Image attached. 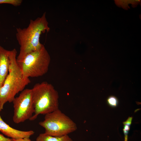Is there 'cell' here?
<instances>
[{
  "label": "cell",
  "instance_id": "277c9868",
  "mask_svg": "<svg viewBox=\"0 0 141 141\" xmlns=\"http://www.w3.org/2000/svg\"><path fill=\"white\" fill-rule=\"evenodd\" d=\"M39 124L45 129V133L56 137L68 135L77 129L75 123L59 109L45 114Z\"/></svg>",
  "mask_w": 141,
  "mask_h": 141
},
{
  "label": "cell",
  "instance_id": "5bb4252c",
  "mask_svg": "<svg viewBox=\"0 0 141 141\" xmlns=\"http://www.w3.org/2000/svg\"><path fill=\"white\" fill-rule=\"evenodd\" d=\"M133 119L132 117H129L127 120L123 122L124 125H127L130 126L132 122V121Z\"/></svg>",
  "mask_w": 141,
  "mask_h": 141
},
{
  "label": "cell",
  "instance_id": "e0dca14e",
  "mask_svg": "<svg viewBox=\"0 0 141 141\" xmlns=\"http://www.w3.org/2000/svg\"></svg>",
  "mask_w": 141,
  "mask_h": 141
},
{
  "label": "cell",
  "instance_id": "30bf717a",
  "mask_svg": "<svg viewBox=\"0 0 141 141\" xmlns=\"http://www.w3.org/2000/svg\"><path fill=\"white\" fill-rule=\"evenodd\" d=\"M22 2V0H0V4H9L15 6L20 5Z\"/></svg>",
  "mask_w": 141,
  "mask_h": 141
},
{
  "label": "cell",
  "instance_id": "7a4b0ae2",
  "mask_svg": "<svg viewBox=\"0 0 141 141\" xmlns=\"http://www.w3.org/2000/svg\"><path fill=\"white\" fill-rule=\"evenodd\" d=\"M15 49L9 50L10 65L9 73L0 88V111L7 102H12L15 95L21 92L31 82L29 78L25 77L16 60Z\"/></svg>",
  "mask_w": 141,
  "mask_h": 141
},
{
  "label": "cell",
  "instance_id": "5b68a950",
  "mask_svg": "<svg viewBox=\"0 0 141 141\" xmlns=\"http://www.w3.org/2000/svg\"><path fill=\"white\" fill-rule=\"evenodd\" d=\"M50 56L44 45L39 50L27 54L21 62L18 63L25 77H37L46 74L50 63Z\"/></svg>",
  "mask_w": 141,
  "mask_h": 141
},
{
  "label": "cell",
  "instance_id": "2e32d148",
  "mask_svg": "<svg viewBox=\"0 0 141 141\" xmlns=\"http://www.w3.org/2000/svg\"><path fill=\"white\" fill-rule=\"evenodd\" d=\"M124 141H128V135H125Z\"/></svg>",
  "mask_w": 141,
  "mask_h": 141
},
{
  "label": "cell",
  "instance_id": "9a60e30c",
  "mask_svg": "<svg viewBox=\"0 0 141 141\" xmlns=\"http://www.w3.org/2000/svg\"><path fill=\"white\" fill-rule=\"evenodd\" d=\"M14 141H32L29 138H25L17 139H14Z\"/></svg>",
  "mask_w": 141,
  "mask_h": 141
},
{
  "label": "cell",
  "instance_id": "8992f818",
  "mask_svg": "<svg viewBox=\"0 0 141 141\" xmlns=\"http://www.w3.org/2000/svg\"><path fill=\"white\" fill-rule=\"evenodd\" d=\"M13 105V121L18 124L30 119L34 112L32 96L31 89H24L19 95L15 97Z\"/></svg>",
  "mask_w": 141,
  "mask_h": 141
},
{
  "label": "cell",
  "instance_id": "4fadbf2b",
  "mask_svg": "<svg viewBox=\"0 0 141 141\" xmlns=\"http://www.w3.org/2000/svg\"><path fill=\"white\" fill-rule=\"evenodd\" d=\"M124 127L123 131L125 135H128L130 130V126L127 125H124Z\"/></svg>",
  "mask_w": 141,
  "mask_h": 141
},
{
  "label": "cell",
  "instance_id": "7c38bea8",
  "mask_svg": "<svg viewBox=\"0 0 141 141\" xmlns=\"http://www.w3.org/2000/svg\"><path fill=\"white\" fill-rule=\"evenodd\" d=\"M0 141H14L12 138L5 137L2 134H0Z\"/></svg>",
  "mask_w": 141,
  "mask_h": 141
},
{
  "label": "cell",
  "instance_id": "8fae6325",
  "mask_svg": "<svg viewBox=\"0 0 141 141\" xmlns=\"http://www.w3.org/2000/svg\"><path fill=\"white\" fill-rule=\"evenodd\" d=\"M107 101L108 105L112 107H116L118 104L117 98L114 96H109L107 99Z\"/></svg>",
  "mask_w": 141,
  "mask_h": 141
},
{
  "label": "cell",
  "instance_id": "ba28073f",
  "mask_svg": "<svg viewBox=\"0 0 141 141\" xmlns=\"http://www.w3.org/2000/svg\"><path fill=\"white\" fill-rule=\"evenodd\" d=\"M9 50L0 45V88L3 85L9 73Z\"/></svg>",
  "mask_w": 141,
  "mask_h": 141
},
{
  "label": "cell",
  "instance_id": "9c48e42d",
  "mask_svg": "<svg viewBox=\"0 0 141 141\" xmlns=\"http://www.w3.org/2000/svg\"><path fill=\"white\" fill-rule=\"evenodd\" d=\"M36 141H73V140L68 135L56 137L44 133L39 134L36 138Z\"/></svg>",
  "mask_w": 141,
  "mask_h": 141
},
{
  "label": "cell",
  "instance_id": "6da1fadb",
  "mask_svg": "<svg viewBox=\"0 0 141 141\" xmlns=\"http://www.w3.org/2000/svg\"><path fill=\"white\" fill-rule=\"evenodd\" d=\"M50 30L46 12L35 20H30L27 27L16 28V37L20 46L19 52L16 57L17 62L22 61L28 54L42 48L43 45L40 42V35Z\"/></svg>",
  "mask_w": 141,
  "mask_h": 141
},
{
  "label": "cell",
  "instance_id": "52a82bcc",
  "mask_svg": "<svg viewBox=\"0 0 141 141\" xmlns=\"http://www.w3.org/2000/svg\"><path fill=\"white\" fill-rule=\"evenodd\" d=\"M0 131L8 137L14 139L29 138L34 133V132L32 130L22 131L10 127L2 119L0 113Z\"/></svg>",
  "mask_w": 141,
  "mask_h": 141
},
{
  "label": "cell",
  "instance_id": "3957f363",
  "mask_svg": "<svg viewBox=\"0 0 141 141\" xmlns=\"http://www.w3.org/2000/svg\"><path fill=\"white\" fill-rule=\"evenodd\" d=\"M31 89L34 112L30 120L59 109L58 93L51 84L43 82L36 84Z\"/></svg>",
  "mask_w": 141,
  "mask_h": 141
}]
</instances>
